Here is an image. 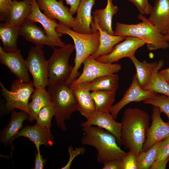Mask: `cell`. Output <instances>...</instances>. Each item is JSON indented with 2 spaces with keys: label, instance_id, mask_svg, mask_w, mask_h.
Here are the masks:
<instances>
[{
  "label": "cell",
  "instance_id": "obj_4",
  "mask_svg": "<svg viewBox=\"0 0 169 169\" xmlns=\"http://www.w3.org/2000/svg\"><path fill=\"white\" fill-rule=\"evenodd\" d=\"M138 18L142 22L136 24H126L116 22L114 35L133 36L146 42L147 49L150 51L166 49L169 43L164 35L153 25L143 15Z\"/></svg>",
  "mask_w": 169,
  "mask_h": 169
},
{
  "label": "cell",
  "instance_id": "obj_16",
  "mask_svg": "<svg viewBox=\"0 0 169 169\" xmlns=\"http://www.w3.org/2000/svg\"><path fill=\"white\" fill-rule=\"evenodd\" d=\"M82 127L95 125L104 129L112 134L115 137L120 146L121 143V122H116L110 113H104L95 110L87 120L82 122Z\"/></svg>",
  "mask_w": 169,
  "mask_h": 169
},
{
  "label": "cell",
  "instance_id": "obj_19",
  "mask_svg": "<svg viewBox=\"0 0 169 169\" xmlns=\"http://www.w3.org/2000/svg\"><path fill=\"white\" fill-rule=\"evenodd\" d=\"M69 86L77 101L78 111L88 119L95 111V104L90 92V82H82Z\"/></svg>",
  "mask_w": 169,
  "mask_h": 169
},
{
  "label": "cell",
  "instance_id": "obj_2",
  "mask_svg": "<svg viewBox=\"0 0 169 169\" xmlns=\"http://www.w3.org/2000/svg\"><path fill=\"white\" fill-rule=\"evenodd\" d=\"M81 143L97 150V161L104 164L112 159L120 160L126 153L118 145L115 137L107 131L97 126L83 127Z\"/></svg>",
  "mask_w": 169,
  "mask_h": 169
},
{
  "label": "cell",
  "instance_id": "obj_43",
  "mask_svg": "<svg viewBox=\"0 0 169 169\" xmlns=\"http://www.w3.org/2000/svg\"><path fill=\"white\" fill-rule=\"evenodd\" d=\"M169 161V156L164 159L156 161L150 169H166V164Z\"/></svg>",
  "mask_w": 169,
  "mask_h": 169
},
{
  "label": "cell",
  "instance_id": "obj_14",
  "mask_svg": "<svg viewBox=\"0 0 169 169\" xmlns=\"http://www.w3.org/2000/svg\"><path fill=\"white\" fill-rule=\"evenodd\" d=\"M19 34L35 46L43 48L47 45L53 48L62 47L55 40L49 37L44 30L35 22L26 19L19 28Z\"/></svg>",
  "mask_w": 169,
  "mask_h": 169
},
{
  "label": "cell",
  "instance_id": "obj_12",
  "mask_svg": "<svg viewBox=\"0 0 169 169\" xmlns=\"http://www.w3.org/2000/svg\"><path fill=\"white\" fill-rule=\"evenodd\" d=\"M159 108L153 106L151 115L152 122L148 130L146 140L142 147L146 151L159 141L169 136V124L161 117Z\"/></svg>",
  "mask_w": 169,
  "mask_h": 169
},
{
  "label": "cell",
  "instance_id": "obj_6",
  "mask_svg": "<svg viewBox=\"0 0 169 169\" xmlns=\"http://www.w3.org/2000/svg\"><path fill=\"white\" fill-rule=\"evenodd\" d=\"M1 93L6 100L5 111L9 113L15 109L28 114V100L35 90L33 81L25 83L17 79L11 85L9 90L7 89L1 81Z\"/></svg>",
  "mask_w": 169,
  "mask_h": 169
},
{
  "label": "cell",
  "instance_id": "obj_31",
  "mask_svg": "<svg viewBox=\"0 0 169 169\" xmlns=\"http://www.w3.org/2000/svg\"><path fill=\"white\" fill-rule=\"evenodd\" d=\"M119 77L114 74L101 76L90 82V90L116 91L118 88Z\"/></svg>",
  "mask_w": 169,
  "mask_h": 169
},
{
  "label": "cell",
  "instance_id": "obj_36",
  "mask_svg": "<svg viewBox=\"0 0 169 169\" xmlns=\"http://www.w3.org/2000/svg\"><path fill=\"white\" fill-rule=\"evenodd\" d=\"M12 0H0V20L4 22H8L10 18Z\"/></svg>",
  "mask_w": 169,
  "mask_h": 169
},
{
  "label": "cell",
  "instance_id": "obj_42",
  "mask_svg": "<svg viewBox=\"0 0 169 169\" xmlns=\"http://www.w3.org/2000/svg\"><path fill=\"white\" fill-rule=\"evenodd\" d=\"M67 5H69L70 8H69V12L72 15L75 14L79 4L81 0H64Z\"/></svg>",
  "mask_w": 169,
  "mask_h": 169
},
{
  "label": "cell",
  "instance_id": "obj_33",
  "mask_svg": "<svg viewBox=\"0 0 169 169\" xmlns=\"http://www.w3.org/2000/svg\"><path fill=\"white\" fill-rule=\"evenodd\" d=\"M144 104H149L158 107L161 112L164 113L169 121V96L157 93L152 97L143 101Z\"/></svg>",
  "mask_w": 169,
  "mask_h": 169
},
{
  "label": "cell",
  "instance_id": "obj_34",
  "mask_svg": "<svg viewBox=\"0 0 169 169\" xmlns=\"http://www.w3.org/2000/svg\"><path fill=\"white\" fill-rule=\"evenodd\" d=\"M55 115V111L52 104L43 108L38 112L35 120L41 126L50 128L52 119Z\"/></svg>",
  "mask_w": 169,
  "mask_h": 169
},
{
  "label": "cell",
  "instance_id": "obj_48",
  "mask_svg": "<svg viewBox=\"0 0 169 169\" xmlns=\"http://www.w3.org/2000/svg\"><path fill=\"white\" fill-rule=\"evenodd\" d=\"M18 0L19 1V0Z\"/></svg>",
  "mask_w": 169,
  "mask_h": 169
},
{
  "label": "cell",
  "instance_id": "obj_30",
  "mask_svg": "<svg viewBox=\"0 0 169 169\" xmlns=\"http://www.w3.org/2000/svg\"><path fill=\"white\" fill-rule=\"evenodd\" d=\"M162 59L157 62L151 78L148 83L142 89L169 96V84L158 74V71L163 66Z\"/></svg>",
  "mask_w": 169,
  "mask_h": 169
},
{
  "label": "cell",
  "instance_id": "obj_10",
  "mask_svg": "<svg viewBox=\"0 0 169 169\" xmlns=\"http://www.w3.org/2000/svg\"><path fill=\"white\" fill-rule=\"evenodd\" d=\"M146 44V41L138 38L127 36L123 41L116 45L110 53L100 56L96 59L101 62L114 63L123 58L134 55L138 49Z\"/></svg>",
  "mask_w": 169,
  "mask_h": 169
},
{
  "label": "cell",
  "instance_id": "obj_17",
  "mask_svg": "<svg viewBox=\"0 0 169 169\" xmlns=\"http://www.w3.org/2000/svg\"><path fill=\"white\" fill-rule=\"evenodd\" d=\"M28 114L25 111L21 110L18 112L13 110L9 122L0 132V141L5 147L11 146V156L14 149L13 141L22 128L23 122L28 120Z\"/></svg>",
  "mask_w": 169,
  "mask_h": 169
},
{
  "label": "cell",
  "instance_id": "obj_21",
  "mask_svg": "<svg viewBox=\"0 0 169 169\" xmlns=\"http://www.w3.org/2000/svg\"><path fill=\"white\" fill-rule=\"evenodd\" d=\"M20 136L28 138L34 144L37 151H39L41 145L51 146L54 143V137L50 129L37 123L33 125H26L22 128L15 139Z\"/></svg>",
  "mask_w": 169,
  "mask_h": 169
},
{
  "label": "cell",
  "instance_id": "obj_41",
  "mask_svg": "<svg viewBox=\"0 0 169 169\" xmlns=\"http://www.w3.org/2000/svg\"><path fill=\"white\" fill-rule=\"evenodd\" d=\"M102 169H121L120 160L112 159L103 164Z\"/></svg>",
  "mask_w": 169,
  "mask_h": 169
},
{
  "label": "cell",
  "instance_id": "obj_28",
  "mask_svg": "<svg viewBox=\"0 0 169 169\" xmlns=\"http://www.w3.org/2000/svg\"><path fill=\"white\" fill-rule=\"evenodd\" d=\"M129 58L135 67L136 77L140 86L142 88L150 80L157 62L140 61L135 55Z\"/></svg>",
  "mask_w": 169,
  "mask_h": 169
},
{
  "label": "cell",
  "instance_id": "obj_29",
  "mask_svg": "<svg viewBox=\"0 0 169 169\" xmlns=\"http://www.w3.org/2000/svg\"><path fill=\"white\" fill-rule=\"evenodd\" d=\"M91 94L95 110L104 113L110 112L115 100L116 91L94 90L92 91Z\"/></svg>",
  "mask_w": 169,
  "mask_h": 169
},
{
  "label": "cell",
  "instance_id": "obj_1",
  "mask_svg": "<svg viewBox=\"0 0 169 169\" xmlns=\"http://www.w3.org/2000/svg\"><path fill=\"white\" fill-rule=\"evenodd\" d=\"M121 122V144L137 156L143 151L150 127L149 114L136 107L129 108L124 111Z\"/></svg>",
  "mask_w": 169,
  "mask_h": 169
},
{
  "label": "cell",
  "instance_id": "obj_9",
  "mask_svg": "<svg viewBox=\"0 0 169 169\" xmlns=\"http://www.w3.org/2000/svg\"><path fill=\"white\" fill-rule=\"evenodd\" d=\"M83 64L82 73L69 86L82 82H90L101 76L116 74L121 69L119 64L101 62L89 57L84 61Z\"/></svg>",
  "mask_w": 169,
  "mask_h": 169
},
{
  "label": "cell",
  "instance_id": "obj_26",
  "mask_svg": "<svg viewBox=\"0 0 169 169\" xmlns=\"http://www.w3.org/2000/svg\"><path fill=\"white\" fill-rule=\"evenodd\" d=\"M96 29L100 32V44L96 52L89 57L94 59L110 53L116 45L123 41L127 37L123 35H110L99 27H97Z\"/></svg>",
  "mask_w": 169,
  "mask_h": 169
},
{
  "label": "cell",
  "instance_id": "obj_39",
  "mask_svg": "<svg viewBox=\"0 0 169 169\" xmlns=\"http://www.w3.org/2000/svg\"><path fill=\"white\" fill-rule=\"evenodd\" d=\"M85 149L84 147H75L74 149L73 146L70 145L68 147V152L69 155V161L67 164L61 169H70L74 159L77 156L84 153Z\"/></svg>",
  "mask_w": 169,
  "mask_h": 169
},
{
  "label": "cell",
  "instance_id": "obj_32",
  "mask_svg": "<svg viewBox=\"0 0 169 169\" xmlns=\"http://www.w3.org/2000/svg\"><path fill=\"white\" fill-rule=\"evenodd\" d=\"M161 141L157 143L148 150L142 151L137 156L138 169H150L156 161L158 150Z\"/></svg>",
  "mask_w": 169,
  "mask_h": 169
},
{
  "label": "cell",
  "instance_id": "obj_37",
  "mask_svg": "<svg viewBox=\"0 0 169 169\" xmlns=\"http://www.w3.org/2000/svg\"><path fill=\"white\" fill-rule=\"evenodd\" d=\"M169 156V136L162 140L159 146L156 161L166 158Z\"/></svg>",
  "mask_w": 169,
  "mask_h": 169
},
{
  "label": "cell",
  "instance_id": "obj_25",
  "mask_svg": "<svg viewBox=\"0 0 169 169\" xmlns=\"http://www.w3.org/2000/svg\"><path fill=\"white\" fill-rule=\"evenodd\" d=\"M31 101L28 105V120H35L39 111L44 107L52 104L50 95L46 88L35 89L31 96Z\"/></svg>",
  "mask_w": 169,
  "mask_h": 169
},
{
  "label": "cell",
  "instance_id": "obj_47",
  "mask_svg": "<svg viewBox=\"0 0 169 169\" xmlns=\"http://www.w3.org/2000/svg\"><path fill=\"white\" fill-rule=\"evenodd\" d=\"M167 1H168V2L169 3V0H167Z\"/></svg>",
  "mask_w": 169,
  "mask_h": 169
},
{
  "label": "cell",
  "instance_id": "obj_44",
  "mask_svg": "<svg viewBox=\"0 0 169 169\" xmlns=\"http://www.w3.org/2000/svg\"><path fill=\"white\" fill-rule=\"evenodd\" d=\"M158 73L159 76L169 84V68L158 71Z\"/></svg>",
  "mask_w": 169,
  "mask_h": 169
},
{
  "label": "cell",
  "instance_id": "obj_23",
  "mask_svg": "<svg viewBox=\"0 0 169 169\" xmlns=\"http://www.w3.org/2000/svg\"><path fill=\"white\" fill-rule=\"evenodd\" d=\"M148 20L163 34L169 30V3L167 0H155Z\"/></svg>",
  "mask_w": 169,
  "mask_h": 169
},
{
  "label": "cell",
  "instance_id": "obj_46",
  "mask_svg": "<svg viewBox=\"0 0 169 169\" xmlns=\"http://www.w3.org/2000/svg\"><path fill=\"white\" fill-rule=\"evenodd\" d=\"M168 124H169V121H168L167 122Z\"/></svg>",
  "mask_w": 169,
  "mask_h": 169
},
{
  "label": "cell",
  "instance_id": "obj_45",
  "mask_svg": "<svg viewBox=\"0 0 169 169\" xmlns=\"http://www.w3.org/2000/svg\"><path fill=\"white\" fill-rule=\"evenodd\" d=\"M166 39V40L169 42V30L163 34Z\"/></svg>",
  "mask_w": 169,
  "mask_h": 169
},
{
  "label": "cell",
  "instance_id": "obj_13",
  "mask_svg": "<svg viewBox=\"0 0 169 169\" xmlns=\"http://www.w3.org/2000/svg\"><path fill=\"white\" fill-rule=\"evenodd\" d=\"M63 0H37L40 10L47 17L57 19L70 28H73L74 18L69 9L64 4Z\"/></svg>",
  "mask_w": 169,
  "mask_h": 169
},
{
  "label": "cell",
  "instance_id": "obj_24",
  "mask_svg": "<svg viewBox=\"0 0 169 169\" xmlns=\"http://www.w3.org/2000/svg\"><path fill=\"white\" fill-rule=\"evenodd\" d=\"M32 9L31 0H13L8 22L13 26L19 28L31 13Z\"/></svg>",
  "mask_w": 169,
  "mask_h": 169
},
{
  "label": "cell",
  "instance_id": "obj_8",
  "mask_svg": "<svg viewBox=\"0 0 169 169\" xmlns=\"http://www.w3.org/2000/svg\"><path fill=\"white\" fill-rule=\"evenodd\" d=\"M25 61L27 69L32 75L35 89L46 88L49 84L48 60L45 59L42 48L31 47Z\"/></svg>",
  "mask_w": 169,
  "mask_h": 169
},
{
  "label": "cell",
  "instance_id": "obj_11",
  "mask_svg": "<svg viewBox=\"0 0 169 169\" xmlns=\"http://www.w3.org/2000/svg\"><path fill=\"white\" fill-rule=\"evenodd\" d=\"M157 93L143 89L140 86L136 74L132 77L131 84L125 91L122 98L118 103L113 105L110 113L115 120L120 110L129 103L143 101Z\"/></svg>",
  "mask_w": 169,
  "mask_h": 169
},
{
  "label": "cell",
  "instance_id": "obj_22",
  "mask_svg": "<svg viewBox=\"0 0 169 169\" xmlns=\"http://www.w3.org/2000/svg\"><path fill=\"white\" fill-rule=\"evenodd\" d=\"M95 0H81L74 18V24L72 30L83 34L92 33L91 25L93 21L92 8Z\"/></svg>",
  "mask_w": 169,
  "mask_h": 169
},
{
  "label": "cell",
  "instance_id": "obj_15",
  "mask_svg": "<svg viewBox=\"0 0 169 169\" xmlns=\"http://www.w3.org/2000/svg\"><path fill=\"white\" fill-rule=\"evenodd\" d=\"M0 63L7 67L18 79L25 83L30 82L29 76L25 64V59L20 50L7 52L0 46Z\"/></svg>",
  "mask_w": 169,
  "mask_h": 169
},
{
  "label": "cell",
  "instance_id": "obj_40",
  "mask_svg": "<svg viewBox=\"0 0 169 169\" xmlns=\"http://www.w3.org/2000/svg\"><path fill=\"white\" fill-rule=\"evenodd\" d=\"M36 154L34 160V169H43L46 161V159L43 158V155L41 154L40 151Z\"/></svg>",
  "mask_w": 169,
  "mask_h": 169
},
{
  "label": "cell",
  "instance_id": "obj_35",
  "mask_svg": "<svg viewBox=\"0 0 169 169\" xmlns=\"http://www.w3.org/2000/svg\"><path fill=\"white\" fill-rule=\"evenodd\" d=\"M137 155L129 151L120 160L121 169H138Z\"/></svg>",
  "mask_w": 169,
  "mask_h": 169
},
{
  "label": "cell",
  "instance_id": "obj_3",
  "mask_svg": "<svg viewBox=\"0 0 169 169\" xmlns=\"http://www.w3.org/2000/svg\"><path fill=\"white\" fill-rule=\"evenodd\" d=\"M55 30L59 33L69 36L74 43L76 51L74 65L69 77L64 82L69 86L80 75L78 70L84 61L93 54L98 48L100 44V32L98 31L91 34L78 33L60 22L58 23Z\"/></svg>",
  "mask_w": 169,
  "mask_h": 169
},
{
  "label": "cell",
  "instance_id": "obj_20",
  "mask_svg": "<svg viewBox=\"0 0 169 169\" xmlns=\"http://www.w3.org/2000/svg\"><path fill=\"white\" fill-rule=\"evenodd\" d=\"M31 12L26 19L40 23L49 37L56 41L61 46L65 45V44L62 41L60 38L63 34L58 33L56 31L55 28L58 24L56 19L49 18L41 12L37 0H31Z\"/></svg>",
  "mask_w": 169,
  "mask_h": 169
},
{
  "label": "cell",
  "instance_id": "obj_27",
  "mask_svg": "<svg viewBox=\"0 0 169 169\" xmlns=\"http://www.w3.org/2000/svg\"><path fill=\"white\" fill-rule=\"evenodd\" d=\"M19 28L8 22L0 24V38L3 43V48L7 52H15L18 50L17 40Z\"/></svg>",
  "mask_w": 169,
  "mask_h": 169
},
{
  "label": "cell",
  "instance_id": "obj_7",
  "mask_svg": "<svg viewBox=\"0 0 169 169\" xmlns=\"http://www.w3.org/2000/svg\"><path fill=\"white\" fill-rule=\"evenodd\" d=\"M53 49L52 54L48 60L49 85L65 81L73 68L69 64V61L75 49L74 45L70 43Z\"/></svg>",
  "mask_w": 169,
  "mask_h": 169
},
{
  "label": "cell",
  "instance_id": "obj_5",
  "mask_svg": "<svg viewBox=\"0 0 169 169\" xmlns=\"http://www.w3.org/2000/svg\"><path fill=\"white\" fill-rule=\"evenodd\" d=\"M47 91L54 109L57 125L65 131L67 130L65 121L70 119L72 114L78 111L76 98L69 86L64 82L49 85Z\"/></svg>",
  "mask_w": 169,
  "mask_h": 169
},
{
  "label": "cell",
  "instance_id": "obj_38",
  "mask_svg": "<svg viewBox=\"0 0 169 169\" xmlns=\"http://www.w3.org/2000/svg\"><path fill=\"white\" fill-rule=\"evenodd\" d=\"M133 3L136 7L141 14H149L151 13L152 7L148 0H128Z\"/></svg>",
  "mask_w": 169,
  "mask_h": 169
},
{
  "label": "cell",
  "instance_id": "obj_18",
  "mask_svg": "<svg viewBox=\"0 0 169 169\" xmlns=\"http://www.w3.org/2000/svg\"><path fill=\"white\" fill-rule=\"evenodd\" d=\"M107 1L105 8L96 10L92 12L93 21L91 25L92 33L97 32L96 28L99 27L109 34L114 35L112 28V18L118 12V8L113 4L112 0Z\"/></svg>",
  "mask_w": 169,
  "mask_h": 169
}]
</instances>
